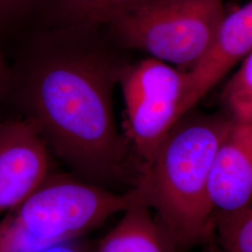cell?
<instances>
[{
    "label": "cell",
    "instance_id": "6da1fadb",
    "mask_svg": "<svg viewBox=\"0 0 252 252\" xmlns=\"http://www.w3.org/2000/svg\"><path fill=\"white\" fill-rule=\"evenodd\" d=\"M77 40L66 38L31 64L25 89L27 119L50 152L81 179L113 189L127 178L131 152L113 112V87L122 65L106 51Z\"/></svg>",
    "mask_w": 252,
    "mask_h": 252
},
{
    "label": "cell",
    "instance_id": "8fae6325",
    "mask_svg": "<svg viewBox=\"0 0 252 252\" xmlns=\"http://www.w3.org/2000/svg\"><path fill=\"white\" fill-rule=\"evenodd\" d=\"M219 239L220 252H252V203Z\"/></svg>",
    "mask_w": 252,
    "mask_h": 252
},
{
    "label": "cell",
    "instance_id": "9c48e42d",
    "mask_svg": "<svg viewBox=\"0 0 252 252\" xmlns=\"http://www.w3.org/2000/svg\"><path fill=\"white\" fill-rule=\"evenodd\" d=\"M153 211L135 201L102 239L96 252H178Z\"/></svg>",
    "mask_w": 252,
    "mask_h": 252
},
{
    "label": "cell",
    "instance_id": "2e32d148",
    "mask_svg": "<svg viewBox=\"0 0 252 252\" xmlns=\"http://www.w3.org/2000/svg\"><path fill=\"white\" fill-rule=\"evenodd\" d=\"M0 74H4V65H3V61H2L1 55H0Z\"/></svg>",
    "mask_w": 252,
    "mask_h": 252
},
{
    "label": "cell",
    "instance_id": "4fadbf2b",
    "mask_svg": "<svg viewBox=\"0 0 252 252\" xmlns=\"http://www.w3.org/2000/svg\"><path fill=\"white\" fill-rule=\"evenodd\" d=\"M229 115L235 121L252 124V93L227 107Z\"/></svg>",
    "mask_w": 252,
    "mask_h": 252
},
{
    "label": "cell",
    "instance_id": "5b68a950",
    "mask_svg": "<svg viewBox=\"0 0 252 252\" xmlns=\"http://www.w3.org/2000/svg\"><path fill=\"white\" fill-rule=\"evenodd\" d=\"M118 81L126 105L124 135L140 168L151 162L173 127L192 108L188 73L150 57L122 65Z\"/></svg>",
    "mask_w": 252,
    "mask_h": 252
},
{
    "label": "cell",
    "instance_id": "9a60e30c",
    "mask_svg": "<svg viewBox=\"0 0 252 252\" xmlns=\"http://www.w3.org/2000/svg\"><path fill=\"white\" fill-rule=\"evenodd\" d=\"M41 252H91L86 244L79 239L63 242L53 246Z\"/></svg>",
    "mask_w": 252,
    "mask_h": 252
},
{
    "label": "cell",
    "instance_id": "7c38bea8",
    "mask_svg": "<svg viewBox=\"0 0 252 252\" xmlns=\"http://www.w3.org/2000/svg\"><path fill=\"white\" fill-rule=\"evenodd\" d=\"M251 93H252V51L242 61L237 72L226 84L222 92V99L226 107H229Z\"/></svg>",
    "mask_w": 252,
    "mask_h": 252
},
{
    "label": "cell",
    "instance_id": "277c9868",
    "mask_svg": "<svg viewBox=\"0 0 252 252\" xmlns=\"http://www.w3.org/2000/svg\"><path fill=\"white\" fill-rule=\"evenodd\" d=\"M225 14L223 0H158L108 26L127 47L189 70L207 52Z\"/></svg>",
    "mask_w": 252,
    "mask_h": 252
},
{
    "label": "cell",
    "instance_id": "5bb4252c",
    "mask_svg": "<svg viewBox=\"0 0 252 252\" xmlns=\"http://www.w3.org/2000/svg\"><path fill=\"white\" fill-rule=\"evenodd\" d=\"M35 0H0V17H7L27 9Z\"/></svg>",
    "mask_w": 252,
    "mask_h": 252
},
{
    "label": "cell",
    "instance_id": "ba28073f",
    "mask_svg": "<svg viewBox=\"0 0 252 252\" xmlns=\"http://www.w3.org/2000/svg\"><path fill=\"white\" fill-rule=\"evenodd\" d=\"M252 51V0L226 13L202 58L186 70L191 108Z\"/></svg>",
    "mask_w": 252,
    "mask_h": 252
},
{
    "label": "cell",
    "instance_id": "52a82bcc",
    "mask_svg": "<svg viewBox=\"0 0 252 252\" xmlns=\"http://www.w3.org/2000/svg\"><path fill=\"white\" fill-rule=\"evenodd\" d=\"M50 169V150L27 119L0 125V215L27 198Z\"/></svg>",
    "mask_w": 252,
    "mask_h": 252
},
{
    "label": "cell",
    "instance_id": "7a4b0ae2",
    "mask_svg": "<svg viewBox=\"0 0 252 252\" xmlns=\"http://www.w3.org/2000/svg\"><path fill=\"white\" fill-rule=\"evenodd\" d=\"M234 123L229 114H185L138 170L131 187L136 201L153 211L178 251L215 236L208 180L217 151Z\"/></svg>",
    "mask_w": 252,
    "mask_h": 252
},
{
    "label": "cell",
    "instance_id": "30bf717a",
    "mask_svg": "<svg viewBox=\"0 0 252 252\" xmlns=\"http://www.w3.org/2000/svg\"><path fill=\"white\" fill-rule=\"evenodd\" d=\"M158 0H55L57 18L67 27L94 29Z\"/></svg>",
    "mask_w": 252,
    "mask_h": 252
},
{
    "label": "cell",
    "instance_id": "e0dca14e",
    "mask_svg": "<svg viewBox=\"0 0 252 252\" xmlns=\"http://www.w3.org/2000/svg\"><path fill=\"white\" fill-rule=\"evenodd\" d=\"M3 81H4V74H0V89H1Z\"/></svg>",
    "mask_w": 252,
    "mask_h": 252
},
{
    "label": "cell",
    "instance_id": "8992f818",
    "mask_svg": "<svg viewBox=\"0 0 252 252\" xmlns=\"http://www.w3.org/2000/svg\"><path fill=\"white\" fill-rule=\"evenodd\" d=\"M208 199L221 237L252 203V124L235 121L220 145L208 180Z\"/></svg>",
    "mask_w": 252,
    "mask_h": 252
},
{
    "label": "cell",
    "instance_id": "3957f363",
    "mask_svg": "<svg viewBox=\"0 0 252 252\" xmlns=\"http://www.w3.org/2000/svg\"><path fill=\"white\" fill-rule=\"evenodd\" d=\"M135 202L119 192L65 175H52L0 220V252H41L79 239Z\"/></svg>",
    "mask_w": 252,
    "mask_h": 252
}]
</instances>
